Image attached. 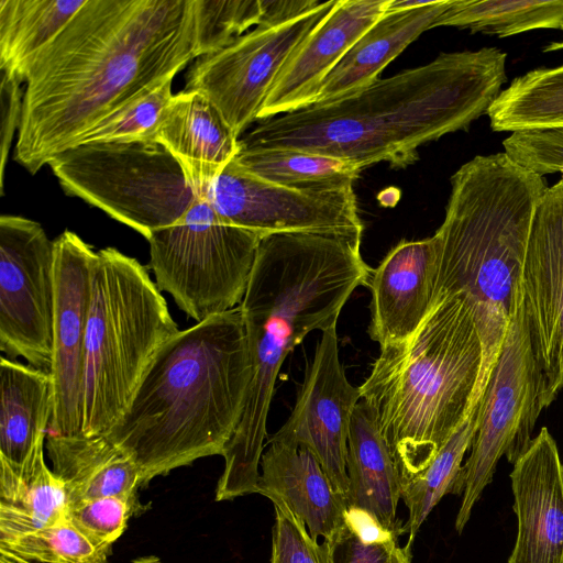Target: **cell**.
I'll return each mask as SVG.
<instances>
[{
	"label": "cell",
	"instance_id": "25",
	"mask_svg": "<svg viewBox=\"0 0 563 563\" xmlns=\"http://www.w3.org/2000/svg\"><path fill=\"white\" fill-rule=\"evenodd\" d=\"M52 413L48 372L1 356L0 459L20 465L44 446Z\"/></svg>",
	"mask_w": 563,
	"mask_h": 563
},
{
	"label": "cell",
	"instance_id": "34",
	"mask_svg": "<svg viewBox=\"0 0 563 563\" xmlns=\"http://www.w3.org/2000/svg\"><path fill=\"white\" fill-rule=\"evenodd\" d=\"M195 59L231 44L262 18L261 0H192Z\"/></svg>",
	"mask_w": 563,
	"mask_h": 563
},
{
	"label": "cell",
	"instance_id": "39",
	"mask_svg": "<svg viewBox=\"0 0 563 563\" xmlns=\"http://www.w3.org/2000/svg\"><path fill=\"white\" fill-rule=\"evenodd\" d=\"M321 2L317 0H261L260 24H280L311 11Z\"/></svg>",
	"mask_w": 563,
	"mask_h": 563
},
{
	"label": "cell",
	"instance_id": "30",
	"mask_svg": "<svg viewBox=\"0 0 563 563\" xmlns=\"http://www.w3.org/2000/svg\"><path fill=\"white\" fill-rule=\"evenodd\" d=\"M479 402L481 400L429 465L404 483L401 499L408 509V518L402 525V531L408 534L405 544L408 548L412 547L421 525L441 498L455 492L463 457L471 449L477 431Z\"/></svg>",
	"mask_w": 563,
	"mask_h": 563
},
{
	"label": "cell",
	"instance_id": "31",
	"mask_svg": "<svg viewBox=\"0 0 563 563\" xmlns=\"http://www.w3.org/2000/svg\"><path fill=\"white\" fill-rule=\"evenodd\" d=\"M249 173L277 185L318 188L353 184L361 169L351 162L298 148H242L234 157Z\"/></svg>",
	"mask_w": 563,
	"mask_h": 563
},
{
	"label": "cell",
	"instance_id": "32",
	"mask_svg": "<svg viewBox=\"0 0 563 563\" xmlns=\"http://www.w3.org/2000/svg\"><path fill=\"white\" fill-rule=\"evenodd\" d=\"M174 77H166L111 112L90 128L76 145L102 142L157 143V134L173 97Z\"/></svg>",
	"mask_w": 563,
	"mask_h": 563
},
{
	"label": "cell",
	"instance_id": "23",
	"mask_svg": "<svg viewBox=\"0 0 563 563\" xmlns=\"http://www.w3.org/2000/svg\"><path fill=\"white\" fill-rule=\"evenodd\" d=\"M346 472L349 506L368 512L386 529L404 534V523L397 519L402 476L372 409L363 399L351 418Z\"/></svg>",
	"mask_w": 563,
	"mask_h": 563
},
{
	"label": "cell",
	"instance_id": "6",
	"mask_svg": "<svg viewBox=\"0 0 563 563\" xmlns=\"http://www.w3.org/2000/svg\"><path fill=\"white\" fill-rule=\"evenodd\" d=\"M547 187L542 176L505 152L477 155L451 177L445 217L434 233L439 261L433 298L465 296L484 346L503 342L536 207Z\"/></svg>",
	"mask_w": 563,
	"mask_h": 563
},
{
	"label": "cell",
	"instance_id": "28",
	"mask_svg": "<svg viewBox=\"0 0 563 563\" xmlns=\"http://www.w3.org/2000/svg\"><path fill=\"white\" fill-rule=\"evenodd\" d=\"M487 115L495 132L563 126V65L516 77Z\"/></svg>",
	"mask_w": 563,
	"mask_h": 563
},
{
	"label": "cell",
	"instance_id": "8",
	"mask_svg": "<svg viewBox=\"0 0 563 563\" xmlns=\"http://www.w3.org/2000/svg\"><path fill=\"white\" fill-rule=\"evenodd\" d=\"M48 166L67 195L145 239L180 221L198 199L180 164L159 143L78 144Z\"/></svg>",
	"mask_w": 563,
	"mask_h": 563
},
{
	"label": "cell",
	"instance_id": "5",
	"mask_svg": "<svg viewBox=\"0 0 563 563\" xmlns=\"http://www.w3.org/2000/svg\"><path fill=\"white\" fill-rule=\"evenodd\" d=\"M496 358L484 355L474 308L441 294L419 329L380 349L360 386L404 483L422 472L481 400Z\"/></svg>",
	"mask_w": 563,
	"mask_h": 563
},
{
	"label": "cell",
	"instance_id": "1",
	"mask_svg": "<svg viewBox=\"0 0 563 563\" xmlns=\"http://www.w3.org/2000/svg\"><path fill=\"white\" fill-rule=\"evenodd\" d=\"M191 59L192 0H87L25 73L14 159L36 174Z\"/></svg>",
	"mask_w": 563,
	"mask_h": 563
},
{
	"label": "cell",
	"instance_id": "22",
	"mask_svg": "<svg viewBox=\"0 0 563 563\" xmlns=\"http://www.w3.org/2000/svg\"><path fill=\"white\" fill-rule=\"evenodd\" d=\"M450 1H429L410 10L385 12L325 77L313 104L340 99L376 81L382 70L409 44L434 27Z\"/></svg>",
	"mask_w": 563,
	"mask_h": 563
},
{
	"label": "cell",
	"instance_id": "29",
	"mask_svg": "<svg viewBox=\"0 0 563 563\" xmlns=\"http://www.w3.org/2000/svg\"><path fill=\"white\" fill-rule=\"evenodd\" d=\"M437 26L499 37L539 29L563 31V0H451Z\"/></svg>",
	"mask_w": 563,
	"mask_h": 563
},
{
	"label": "cell",
	"instance_id": "4",
	"mask_svg": "<svg viewBox=\"0 0 563 563\" xmlns=\"http://www.w3.org/2000/svg\"><path fill=\"white\" fill-rule=\"evenodd\" d=\"M251 361L240 307L179 330L153 357L107 438L143 485L207 456H223L243 413Z\"/></svg>",
	"mask_w": 563,
	"mask_h": 563
},
{
	"label": "cell",
	"instance_id": "14",
	"mask_svg": "<svg viewBox=\"0 0 563 563\" xmlns=\"http://www.w3.org/2000/svg\"><path fill=\"white\" fill-rule=\"evenodd\" d=\"M55 308L51 377L53 413L48 432L82 435V386L91 269L97 251L65 230L55 240Z\"/></svg>",
	"mask_w": 563,
	"mask_h": 563
},
{
	"label": "cell",
	"instance_id": "9",
	"mask_svg": "<svg viewBox=\"0 0 563 563\" xmlns=\"http://www.w3.org/2000/svg\"><path fill=\"white\" fill-rule=\"evenodd\" d=\"M262 238L198 198L180 221L146 239L150 268L158 289L201 322L241 303Z\"/></svg>",
	"mask_w": 563,
	"mask_h": 563
},
{
	"label": "cell",
	"instance_id": "7",
	"mask_svg": "<svg viewBox=\"0 0 563 563\" xmlns=\"http://www.w3.org/2000/svg\"><path fill=\"white\" fill-rule=\"evenodd\" d=\"M178 331L145 266L114 247L97 251L86 332L82 435L109 433L155 354Z\"/></svg>",
	"mask_w": 563,
	"mask_h": 563
},
{
	"label": "cell",
	"instance_id": "16",
	"mask_svg": "<svg viewBox=\"0 0 563 563\" xmlns=\"http://www.w3.org/2000/svg\"><path fill=\"white\" fill-rule=\"evenodd\" d=\"M526 322L551 405L563 388V177L534 211L521 271Z\"/></svg>",
	"mask_w": 563,
	"mask_h": 563
},
{
	"label": "cell",
	"instance_id": "13",
	"mask_svg": "<svg viewBox=\"0 0 563 563\" xmlns=\"http://www.w3.org/2000/svg\"><path fill=\"white\" fill-rule=\"evenodd\" d=\"M55 244L30 219L0 217V350L51 368L55 308Z\"/></svg>",
	"mask_w": 563,
	"mask_h": 563
},
{
	"label": "cell",
	"instance_id": "38",
	"mask_svg": "<svg viewBox=\"0 0 563 563\" xmlns=\"http://www.w3.org/2000/svg\"><path fill=\"white\" fill-rule=\"evenodd\" d=\"M1 73L0 84V107H1V163H0V192L3 195L4 169L11 142L15 131H19L24 91L21 88V80L4 70Z\"/></svg>",
	"mask_w": 563,
	"mask_h": 563
},
{
	"label": "cell",
	"instance_id": "42",
	"mask_svg": "<svg viewBox=\"0 0 563 563\" xmlns=\"http://www.w3.org/2000/svg\"><path fill=\"white\" fill-rule=\"evenodd\" d=\"M561 174H562V177H563V172Z\"/></svg>",
	"mask_w": 563,
	"mask_h": 563
},
{
	"label": "cell",
	"instance_id": "11",
	"mask_svg": "<svg viewBox=\"0 0 563 563\" xmlns=\"http://www.w3.org/2000/svg\"><path fill=\"white\" fill-rule=\"evenodd\" d=\"M336 0L280 24H258L231 44L196 58L185 91L207 97L240 139L257 115L295 51L320 24Z\"/></svg>",
	"mask_w": 563,
	"mask_h": 563
},
{
	"label": "cell",
	"instance_id": "41",
	"mask_svg": "<svg viewBox=\"0 0 563 563\" xmlns=\"http://www.w3.org/2000/svg\"><path fill=\"white\" fill-rule=\"evenodd\" d=\"M133 563H164V562L156 555H145V556H139V558L134 559Z\"/></svg>",
	"mask_w": 563,
	"mask_h": 563
},
{
	"label": "cell",
	"instance_id": "17",
	"mask_svg": "<svg viewBox=\"0 0 563 563\" xmlns=\"http://www.w3.org/2000/svg\"><path fill=\"white\" fill-rule=\"evenodd\" d=\"M518 528L507 563H563V463L543 427L510 473Z\"/></svg>",
	"mask_w": 563,
	"mask_h": 563
},
{
	"label": "cell",
	"instance_id": "15",
	"mask_svg": "<svg viewBox=\"0 0 563 563\" xmlns=\"http://www.w3.org/2000/svg\"><path fill=\"white\" fill-rule=\"evenodd\" d=\"M361 399L360 387L349 382L342 366L336 327L330 328L321 332L290 416L268 441L307 448L333 486L347 496L350 423Z\"/></svg>",
	"mask_w": 563,
	"mask_h": 563
},
{
	"label": "cell",
	"instance_id": "24",
	"mask_svg": "<svg viewBox=\"0 0 563 563\" xmlns=\"http://www.w3.org/2000/svg\"><path fill=\"white\" fill-rule=\"evenodd\" d=\"M53 472L64 483L68 505L109 496L135 498L143 485L135 462L104 437H65L47 432Z\"/></svg>",
	"mask_w": 563,
	"mask_h": 563
},
{
	"label": "cell",
	"instance_id": "37",
	"mask_svg": "<svg viewBox=\"0 0 563 563\" xmlns=\"http://www.w3.org/2000/svg\"><path fill=\"white\" fill-rule=\"evenodd\" d=\"M400 531L365 538L344 525L333 542V563H412L411 548L398 544Z\"/></svg>",
	"mask_w": 563,
	"mask_h": 563
},
{
	"label": "cell",
	"instance_id": "36",
	"mask_svg": "<svg viewBox=\"0 0 563 563\" xmlns=\"http://www.w3.org/2000/svg\"><path fill=\"white\" fill-rule=\"evenodd\" d=\"M272 503L275 523L271 563H333V542L318 543L284 501L274 499Z\"/></svg>",
	"mask_w": 563,
	"mask_h": 563
},
{
	"label": "cell",
	"instance_id": "19",
	"mask_svg": "<svg viewBox=\"0 0 563 563\" xmlns=\"http://www.w3.org/2000/svg\"><path fill=\"white\" fill-rule=\"evenodd\" d=\"M437 235L401 241L372 269L368 334L383 349L410 338L432 309Z\"/></svg>",
	"mask_w": 563,
	"mask_h": 563
},
{
	"label": "cell",
	"instance_id": "20",
	"mask_svg": "<svg viewBox=\"0 0 563 563\" xmlns=\"http://www.w3.org/2000/svg\"><path fill=\"white\" fill-rule=\"evenodd\" d=\"M260 467L258 494L284 501L314 540H336L345 525L347 498L307 448L268 441Z\"/></svg>",
	"mask_w": 563,
	"mask_h": 563
},
{
	"label": "cell",
	"instance_id": "35",
	"mask_svg": "<svg viewBox=\"0 0 563 563\" xmlns=\"http://www.w3.org/2000/svg\"><path fill=\"white\" fill-rule=\"evenodd\" d=\"M136 498L109 496L68 505L67 519L99 549L111 550L136 510Z\"/></svg>",
	"mask_w": 563,
	"mask_h": 563
},
{
	"label": "cell",
	"instance_id": "33",
	"mask_svg": "<svg viewBox=\"0 0 563 563\" xmlns=\"http://www.w3.org/2000/svg\"><path fill=\"white\" fill-rule=\"evenodd\" d=\"M0 550L34 563H109L67 519L40 529L0 536Z\"/></svg>",
	"mask_w": 563,
	"mask_h": 563
},
{
	"label": "cell",
	"instance_id": "21",
	"mask_svg": "<svg viewBox=\"0 0 563 563\" xmlns=\"http://www.w3.org/2000/svg\"><path fill=\"white\" fill-rule=\"evenodd\" d=\"M156 142L180 164L197 197L238 155L239 137L202 93L173 95Z\"/></svg>",
	"mask_w": 563,
	"mask_h": 563
},
{
	"label": "cell",
	"instance_id": "10",
	"mask_svg": "<svg viewBox=\"0 0 563 563\" xmlns=\"http://www.w3.org/2000/svg\"><path fill=\"white\" fill-rule=\"evenodd\" d=\"M547 383L526 322L521 282L499 353L478 406V427L454 494H462L455 518L461 533L473 507L492 482L499 459L515 463L532 441L541 411L549 407Z\"/></svg>",
	"mask_w": 563,
	"mask_h": 563
},
{
	"label": "cell",
	"instance_id": "40",
	"mask_svg": "<svg viewBox=\"0 0 563 563\" xmlns=\"http://www.w3.org/2000/svg\"><path fill=\"white\" fill-rule=\"evenodd\" d=\"M0 563H34L0 550Z\"/></svg>",
	"mask_w": 563,
	"mask_h": 563
},
{
	"label": "cell",
	"instance_id": "18",
	"mask_svg": "<svg viewBox=\"0 0 563 563\" xmlns=\"http://www.w3.org/2000/svg\"><path fill=\"white\" fill-rule=\"evenodd\" d=\"M388 3L389 0H336L286 63L257 120L313 104L322 81L357 38L385 14Z\"/></svg>",
	"mask_w": 563,
	"mask_h": 563
},
{
	"label": "cell",
	"instance_id": "26",
	"mask_svg": "<svg viewBox=\"0 0 563 563\" xmlns=\"http://www.w3.org/2000/svg\"><path fill=\"white\" fill-rule=\"evenodd\" d=\"M64 483L44 460V446L16 465L0 459V536L54 525L65 519Z\"/></svg>",
	"mask_w": 563,
	"mask_h": 563
},
{
	"label": "cell",
	"instance_id": "3",
	"mask_svg": "<svg viewBox=\"0 0 563 563\" xmlns=\"http://www.w3.org/2000/svg\"><path fill=\"white\" fill-rule=\"evenodd\" d=\"M360 243L309 234L262 238L239 305L251 361V379L240 423L225 452L216 499L257 493L266 422L280 367L312 331L336 327L352 292L367 286L372 268Z\"/></svg>",
	"mask_w": 563,
	"mask_h": 563
},
{
	"label": "cell",
	"instance_id": "2",
	"mask_svg": "<svg viewBox=\"0 0 563 563\" xmlns=\"http://www.w3.org/2000/svg\"><path fill=\"white\" fill-rule=\"evenodd\" d=\"M506 58L497 47L441 53L340 99L263 120L239 146L305 150L361 170L379 162L405 168L421 145L487 114L506 81Z\"/></svg>",
	"mask_w": 563,
	"mask_h": 563
},
{
	"label": "cell",
	"instance_id": "12",
	"mask_svg": "<svg viewBox=\"0 0 563 563\" xmlns=\"http://www.w3.org/2000/svg\"><path fill=\"white\" fill-rule=\"evenodd\" d=\"M199 198L229 223L263 236L309 233L361 244L363 224L353 184L286 187L249 173L233 158Z\"/></svg>",
	"mask_w": 563,
	"mask_h": 563
},
{
	"label": "cell",
	"instance_id": "27",
	"mask_svg": "<svg viewBox=\"0 0 563 563\" xmlns=\"http://www.w3.org/2000/svg\"><path fill=\"white\" fill-rule=\"evenodd\" d=\"M87 0H0V70L24 81L34 57Z\"/></svg>",
	"mask_w": 563,
	"mask_h": 563
}]
</instances>
